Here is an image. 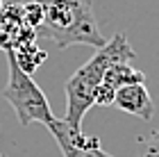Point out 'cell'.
I'll use <instances>...</instances> for the list:
<instances>
[{
    "label": "cell",
    "instance_id": "1",
    "mask_svg": "<svg viewBox=\"0 0 159 157\" xmlns=\"http://www.w3.org/2000/svg\"><path fill=\"white\" fill-rule=\"evenodd\" d=\"M132 59H136V53L129 46L125 32H116L109 41H105L102 48H96V55L66 80V84H64L66 114H64L61 121L70 130H82V121L86 116V112L91 107H96L93 96H96V89L102 82L105 71L116 62H132Z\"/></svg>",
    "mask_w": 159,
    "mask_h": 157
},
{
    "label": "cell",
    "instance_id": "2",
    "mask_svg": "<svg viewBox=\"0 0 159 157\" xmlns=\"http://www.w3.org/2000/svg\"><path fill=\"white\" fill-rule=\"evenodd\" d=\"M43 7V23L37 30V37L55 41L59 50L86 44L102 48L105 37L100 32L93 0H37Z\"/></svg>",
    "mask_w": 159,
    "mask_h": 157
},
{
    "label": "cell",
    "instance_id": "3",
    "mask_svg": "<svg viewBox=\"0 0 159 157\" xmlns=\"http://www.w3.org/2000/svg\"><path fill=\"white\" fill-rule=\"evenodd\" d=\"M7 62H9V80H7V87L2 94H5V100L14 107L18 123L23 127H27L30 123H43L48 127L55 121V114L50 109L46 94L32 80V75H27L18 66L11 50H7Z\"/></svg>",
    "mask_w": 159,
    "mask_h": 157
},
{
    "label": "cell",
    "instance_id": "4",
    "mask_svg": "<svg viewBox=\"0 0 159 157\" xmlns=\"http://www.w3.org/2000/svg\"><path fill=\"white\" fill-rule=\"evenodd\" d=\"M48 130L52 132L64 157H114L102 150L98 137H89L82 130H70L61 118H55L48 125Z\"/></svg>",
    "mask_w": 159,
    "mask_h": 157
},
{
    "label": "cell",
    "instance_id": "5",
    "mask_svg": "<svg viewBox=\"0 0 159 157\" xmlns=\"http://www.w3.org/2000/svg\"><path fill=\"white\" fill-rule=\"evenodd\" d=\"M114 105L123 112L132 114V116H139L146 123H150L152 116H155V103L150 98V91L146 89V82L123 84L120 89H116Z\"/></svg>",
    "mask_w": 159,
    "mask_h": 157
},
{
    "label": "cell",
    "instance_id": "6",
    "mask_svg": "<svg viewBox=\"0 0 159 157\" xmlns=\"http://www.w3.org/2000/svg\"><path fill=\"white\" fill-rule=\"evenodd\" d=\"M136 82H146V73L134 66H129V62H116L105 71L100 87H105L107 91L116 94V89H120L123 84H136Z\"/></svg>",
    "mask_w": 159,
    "mask_h": 157
},
{
    "label": "cell",
    "instance_id": "7",
    "mask_svg": "<svg viewBox=\"0 0 159 157\" xmlns=\"http://www.w3.org/2000/svg\"><path fill=\"white\" fill-rule=\"evenodd\" d=\"M14 57H16V62H18V66L25 71L27 75H32L34 71H37L43 62H46V50H41V48H37V44H25V46H20L16 48V50H11Z\"/></svg>",
    "mask_w": 159,
    "mask_h": 157
},
{
    "label": "cell",
    "instance_id": "8",
    "mask_svg": "<svg viewBox=\"0 0 159 157\" xmlns=\"http://www.w3.org/2000/svg\"><path fill=\"white\" fill-rule=\"evenodd\" d=\"M23 21L27 27H32L34 32L41 27L43 23V7L37 2V0H27V2L23 5Z\"/></svg>",
    "mask_w": 159,
    "mask_h": 157
},
{
    "label": "cell",
    "instance_id": "9",
    "mask_svg": "<svg viewBox=\"0 0 159 157\" xmlns=\"http://www.w3.org/2000/svg\"><path fill=\"white\" fill-rule=\"evenodd\" d=\"M141 157H159V130H155L148 137V146L141 153Z\"/></svg>",
    "mask_w": 159,
    "mask_h": 157
},
{
    "label": "cell",
    "instance_id": "10",
    "mask_svg": "<svg viewBox=\"0 0 159 157\" xmlns=\"http://www.w3.org/2000/svg\"><path fill=\"white\" fill-rule=\"evenodd\" d=\"M0 9H2V0H0Z\"/></svg>",
    "mask_w": 159,
    "mask_h": 157
},
{
    "label": "cell",
    "instance_id": "11",
    "mask_svg": "<svg viewBox=\"0 0 159 157\" xmlns=\"http://www.w3.org/2000/svg\"><path fill=\"white\" fill-rule=\"evenodd\" d=\"M0 157H7V155H2V153H0Z\"/></svg>",
    "mask_w": 159,
    "mask_h": 157
}]
</instances>
